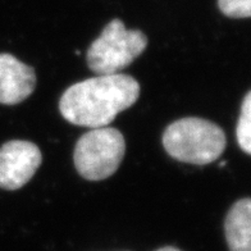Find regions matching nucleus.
Instances as JSON below:
<instances>
[{
    "label": "nucleus",
    "mask_w": 251,
    "mask_h": 251,
    "mask_svg": "<svg viewBox=\"0 0 251 251\" xmlns=\"http://www.w3.org/2000/svg\"><path fill=\"white\" fill-rule=\"evenodd\" d=\"M238 146L248 155L251 154V93L249 91L242 100L241 113L236 127Z\"/></svg>",
    "instance_id": "nucleus-8"
},
{
    "label": "nucleus",
    "mask_w": 251,
    "mask_h": 251,
    "mask_svg": "<svg viewBox=\"0 0 251 251\" xmlns=\"http://www.w3.org/2000/svg\"><path fill=\"white\" fill-rule=\"evenodd\" d=\"M156 251H181V250H179V249L172 248V246H165V248L159 249V250H156Z\"/></svg>",
    "instance_id": "nucleus-10"
},
{
    "label": "nucleus",
    "mask_w": 251,
    "mask_h": 251,
    "mask_svg": "<svg viewBox=\"0 0 251 251\" xmlns=\"http://www.w3.org/2000/svg\"><path fill=\"white\" fill-rule=\"evenodd\" d=\"M218 8L228 18H249L251 16V0H218Z\"/></svg>",
    "instance_id": "nucleus-9"
},
{
    "label": "nucleus",
    "mask_w": 251,
    "mask_h": 251,
    "mask_svg": "<svg viewBox=\"0 0 251 251\" xmlns=\"http://www.w3.org/2000/svg\"><path fill=\"white\" fill-rule=\"evenodd\" d=\"M43 155L36 144L12 140L0 148V188L14 191L24 187L36 173Z\"/></svg>",
    "instance_id": "nucleus-5"
},
{
    "label": "nucleus",
    "mask_w": 251,
    "mask_h": 251,
    "mask_svg": "<svg viewBox=\"0 0 251 251\" xmlns=\"http://www.w3.org/2000/svg\"><path fill=\"white\" fill-rule=\"evenodd\" d=\"M126 152V141L121 131L100 127L79 137L75 148L77 172L87 181H101L117 172Z\"/></svg>",
    "instance_id": "nucleus-4"
},
{
    "label": "nucleus",
    "mask_w": 251,
    "mask_h": 251,
    "mask_svg": "<svg viewBox=\"0 0 251 251\" xmlns=\"http://www.w3.org/2000/svg\"><path fill=\"white\" fill-rule=\"evenodd\" d=\"M163 146L169 156L182 163L206 165L223 154L227 145L225 131L208 119L181 118L165 128Z\"/></svg>",
    "instance_id": "nucleus-2"
},
{
    "label": "nucleus",
    "mask_w": 251,
    "mask_h": 251,
    "mask_svg": "<svg viewBox=\"0 0 251 251\" xmlns=\"http://www.w3.org/2000/svg\"><path fill=\"white\" fill-rule=\"evenodd\" d=\"M140 83L128 75H104L77 82L59 100L63 118L72 125L100 128L139 100Z\"/></svg>",
    "instance_id": "nucleus-1"
},
{
    "label": "nucleus",
    "mask_w": 251,
    "mask_h": 251,
    "mask_svg": "<svg viewBox=\"0 0 251 251\" xmlns=\"http://www.w3.org/2000/svg\"><path fill=\"white\" fill-rule=\"evenodd\" d=\"M36 73L16 56L8 53L0 54V104H20L36 89Z\"/></svg>",
    "instance_id": "nucleus-6"
},
{
    "label": "nucleus",
    "mask_w": 251,
    "mask_h": 251,
    "mask_svg": "<svg viewBox=\"0 0 251 251\" xmlns=\"http://www.w3.org/2000/svg\"><path fill=\"white\" fill-rule=\"evenodd\" d=\"M229 251H251V200L241 199L232 205L225 221Z\"/></svg>",
    "instance_id": "nucleus-7"
},
{
    "label": "nucleus",
    "mask_w": 251,
    "mask_h": 251,
    "mask_svg": "<svg viewBox=\"0 0 251 251\" xmlns=\"http://www.w3.org/2000/svg\"><path fill=\"white\" fill-rule=\"evenodd\" d=\"M146 47L145 33L140 30H127L122 21L114 18L90 45L86 54L87 66L100 76L116 75L135 62Z\"/></svg>",
    "instance_id": "nucleus-3"
}]
</instances>
